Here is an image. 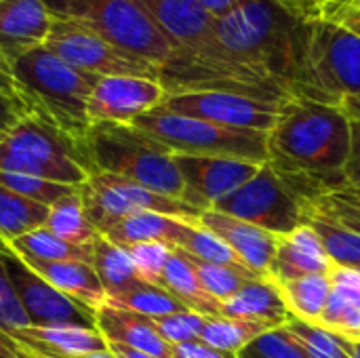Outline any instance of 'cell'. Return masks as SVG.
I'll list each match as a JSON object with an SVG mask.
<instances>
[{"label":"cell","mask_w":360,"mask_h":358,"mask_svg":"<svg viewBox=\"0 0 360 358\" xmlns=\"http://www.w3.org/2000/svg\"><path fill=\"white\" fill-rule=\"evenodd\" d=\"M350 116L342 106L291 99L268 133V165L306 205L346 192Z\"/></svg>","instance_id":"obj_1"},{"label":"cell","mask_w":360,"mask_h":358,"mask_svg":"<svg viewBox=\"0 0 360 358\" xmlns=\"http://www.w3.org/2000/svg\"><path fill=\"white\" fill-rule=\"evenodd\" d=\"M211 40L283 101L312 99L308 23L276 0H243L215 19Z\"/></svg>","instance_id":"obj_2"},{"label":"cell","mask_w":360,"mask_h":358,"mask_svg":"<svg viewBox=\"0 0 360 358\" xmlns=\"http://www.w3.org/2000/svg\"><path fill=\"white\" fill-rule=\"evenodd\" d=\"M19 101L74 139H84L91 120L89 97L99 76L80 72L49 51L36 46L11 61Z\"/></svg>","instance_id":"obj_3"},{"label":"cell","mask_w":360,"mask_h":358,"mask_svg":"<svg viewBox=\"0 0 360 358\" xmlns=\"http://www.w3.org/2000/svg\"><path fill=\"white\" fill-rule=\"evenodd\" d=\"M82 148L91 171L120 175L156 194L181 200L184 181L173 154L133 124H91Z\"/></svg>","instance_id":"obj_4"},{"label":"cell","mask_w":360,"mask_h":358,"mask_svg":"<svg viewBox=\"0 0 360 358\" xmlns=\"http://www.w3.org/2000/svg\"><path fill=\"white\" fill-rule=\"evenodd\" d=\"M0 171L80 188L89 179L91 167L82 139H74L46 118L27 112L0 133Z\"/></svg>","instance_id":"obj_5"},{"label":"cell","mask_w":360,"mask_h":358,"mask_svg":"<svg viewBox=\"0 0 360 358\" xmlns=\"http://www.w3.org/2000/svg\"><path fill=\"white\" fill-rule=\"evenodd\" d=\"M135 129L165 146L171 154L188 156H226L268 162V133L249 129H230L200 118H190L154 108L131 122Z\"/></svg>","instance_id":"obj_6"},{"label":"cell","mask_w":360,"mask_h":358,"mask_svg":"<svg viewBox=\"0 0 360 358\" xmlns=\"http://www.w3.org/2000/svg\"><path fill=\"white\" fill-rule=\"evenodd\" d=\"M53 19L86 27L116 46L162 65L173 44L137 0H42Z\"/></svg>","instance_id":"obj_7"},{"label":"cell","mask_w":360,"mask_h":358,"mask_svg":"<svg viewBox=\"0 0 360 358\" xmlns=\"http://www.w3.org/2000/svg\"><path fill=\"white\" fill-rule=\"evenodd\" d=\"M304 19V17H302ZM312 99L342 106L360 97V36L327 19L306 17Z\"/></svg>","instance_id":"obj_8"},{"label":"cell","mask_w":360,"mask_h":358,"mask_svg":"<svg viewBox=\"0 0 360 358\" xmlns=\"http://www.w3.org/2000/svg\"><path fill=\"white\" fill-rule=\"evenodd\" d=\"M213 211L253 224L274 236H287L308 224V207L278 179L268 162L247 184L221 198Z\"/></svg>","instance_id":"obj_9"},{"label":"cell","mask_w":360,"mask_h":358,"mask_svg":"<svg viewBox=\"0 0 360 358\" xmlns=\"http://www.w3.org/2000/svg\"><path fill=\"white\" fill-rule=\"evenodd\" d=\"M44 46L72 68L93 76H137L160 80V65L133 55L76 23L53 19Z\"/></svg>","instance_id":"obj_10"},{"label":"cell","mask_w":360,"mask_h":358,"mask_svg":"<svg viewBox=\"0 0 360 358\" xmlns=\"http://www.w3.org/2000/svg\"><path fill=\"white\" fill-rule=\"evenodd\" d=\"M158 108L230 129H249L264 133L272 131L281 112V103H270L228 91L167 93Z\"/></svg>","instance_id":"obj_11"},{"label":"cell","mask_w":360,"mask_h":358,"mask_svg":"<svg viewBox=\"0 0 360 358\" xmlns=\"http://www.w3.org/2000/svg\"><path fill=\"white\" fill-rule=\"evenodd\" d=\"M2 262L6 266L8 279L21 300L25 314L30 317L32 327H86L97 329L95 312L70 300L34 270H30L23 260L13 251H2Z\"/></svg>","instance_id":"obj_12"},{"label":"cell","mask_w":360,"mask_h":358,"mask_svg":"<svg viewBox=\"0 0 360 358\" xmlns=\"http://www.w3.org/2000/svg\"><path fill=\"white\" fill-rule=\"evenodd\" d=\"M173 160L184 181L181 200L200 213L213 209L221 198L247 184L262 167L249 160L226 156L173 154Z\"/></svg>","instance_id":"obj_13"},{"label":"cell","mask_w":360,"mask_h":358,"mask_svg":"<svg viewBox=\"0 0 360 358\" xmlns=\"http://www.w3.org/2000/svg\"><path fill=\"white\" fill-rule=\"evenodd\" d=\"M167 91L160 80L137 76H101L89 97L86 116L91 124H131L141 114L158 108Z\"/></svg>","instance_id":"obj_14"},{"label":"cell","mask_w":360,"mask_h":358,"mask_svg":"<svg viewBox=\"0 0 360 358\" xmlns=\"http://www.w3.org/2000/svg\"><path fill=\"white\" fill-rule=\"evenodd\" d=\"M198 224L211 230L213 234H217L234 251L238 262L249 272H253L257 279H268V270L276 253L278 236L213 209L202 211Z\"/></svg>","instance_id":"obj_15"},{"label":"cell","mask_w":360,"mask_h":358,"mask_svg":"<svg viewBox=\"0 0 360 358\" xmlns=\"http://www.w3.org/2000/svg\"><path fill=\"white\" fill-rule=\"evenodd\" d=\"M173 51L194 49L211 34L215 19L196 0H137Z\"/></svg>","instance_id":"obj_16"},{"label":"cell","mask_w":360,"mask_h":358,"mask_svg":"<svg viewBox=\"0 0 360 358\" xmlns=\"http://www.w3.org/2000/svg\"><path fill=\"white\" fill-rule=\"evenodd\" d=\"M53 17L42 0H0V53L13 61L42 46Z\"/></svg>","instance_id":"obj_17"},{"label":"cell","mask_w":360,"mask_h":358,"mask_svg":"<svg viewBox=\"0 0 360 358\" xmlns=\"http://www.w3.org/2000/svg\"><path fill=\"white\" fill-rule=\"evenodd\" d=\"M333 266L335 264L329 260L319 234L306 224L287 236H278L268 279L283 285L308 274H329Z\"/></svg>","instance_id":"obj_18"},{"label":"cell","mask_w":360,"mask_h":358,"mask_svg":"<svg viewBox=\"0 0 360 358\" xmlns=\"http://www.w3.org/2000/svg\"><path fill=\"white\" fill-rule=\"evenodd\" d=\"M36 358H72L108 352V342L97 329L86 327H27L13 335Z\"/></svg>","instance_id":"obj_19"},{"label":"cell","mask_w":360,"mask_h":358,"mask_svg":"<svg viewBox=\"0 0 360 358\" xmlns=\"http://www.w3.org/2000/svg\"><path fill=\"white\" fill-rule=\"evenodd\" d=\"M95 325H97V331L105 338V342L122 344V346H129L133 350H139L156 358L175 357V346L167 344L156 333L148 317L103 304L95 312Z\"/></svg>","instance_id":"obj_20"},{"label":"cell","mask_w":360,"mask_h":358,"mask_svg":"<svg viewBox=\"0 0 360 358\" xmlns=\"http://www.w3.org/2000/svg\"><path fill=\"white\" fill-rule=\"evenodd\" d=\"M23 264L44 279L51 287L78 302L80 306L97 312L105 304V289L91 264L84 262H42L19 255Z\"/></svg>","instance_id":"obj_21"},{"label":"cell","mask_w":360,"mask_h":358,"mask_svg":"<svg viewBox=\"0 0 360 358\" xmlns=\"http://www.w3.org/2000/svg\"><path fill=\"white\" fill-rule=\"evenodd\" d=\"M221 317L257 323L268 329L285 327L291 319L278 285L270 279L247 281L236 295L221 302Z\"/></svg>","instance_id":"obj_22"},{"label":"cell","mask_w":360,"mask_h":358,"mask_svg":"<svg viewBox=\"0 0 360 358\" xmlns=\"http://www.w3.org/2000/svg\"><path fill=\"white\" fill-rule=\"evenodd\" d=\"M329 279L331 293L319 327L360 342V270L333 266Z\"/></svg>","instance_id":"obj_23"},{"label":"cell","mask_w":360,"mask_h":358,"mask_svg":"<svg viewBox=\"0 0 360 358\" xmlns=\"http://www.w3.org/2000/svg\"><path fill=\"white\" fill-rule=\"evenodd\" d=\"M188 222L192 219H179V217L160 215L152 211H139L116 222L101 236H105L108 241L120 247L137 245V243H162L171 249H177Z\"/></svg>","instance_id":"obj_24"},{"label":"cell","mask_w":360,"mask_h":358,"mask_svg":"<svg viewBox=\"0 0 360 358\" xmlns=\"http://www.w3.org/2000/svg\"><path fill=\"white\" fill-rule=\"evenodd\" d=\"M162 289H167L177 302H181L188 310L198 312L202 317H221V302L211 298L200 285L190 260L184 251L173 249L165 272H162Z\"/></svg>","instance_id":"obj_25"},{"label":"cell","mask_w":360,"mask_h":358,"mask_svg":"<svg viewBox=\"0 0 360 358\" xmlns=\"http://www.w3.org/2000/svg\"><path fill=\"white\" fill-rule=\"evenodd\" d=\"M93 270L99 276L105 295H116L124 291H133L141 285H146L139 276L137 270L124 251V247L108 241L105 236L97 234L93 241Z\"/></svg>","instance_id":"obj_26"},{"label":"cell","mask_w":360,"mask_h":358,"mask_svg":"<svg viewBox=\"0 0 360 358\" xmlns=\"http://www.w3.org/2000/svg\"><path fill=\"white\" fill-rule=\"evenodd\" d=\"M278 289L291 317L310 325L321 323V317L325 312V306L331 293L329 274H308V276L283 283L278 285Z\"/></svg>","instance_id":"obj_27"},{"label":"cell","mask_w":360,"mask_h":358,"mask_svg":"<svg viewBox=\"0 0 360 358\" xmlns=\"http://www.w3.org/2000/svg\"><path fill=\"white\" fill-rule=\"evenodd\" d=\"M308 226L319 234L329 260L335 266L360 270V234L340 224L316 207H308Z\"/></svg>","instance_id":"obj_28"},{"label":"cell","mask_w":360,"mask_h":358,"mask_svg":"<svg viewBox=\"0 0 360 358\" xmlns=\"http://www.w3.org/2000/svg\"><path fill=\"white\" fill-rule=\"evenodd\" d=\"M17 255L42 260V262H84L93 264V245H72L57 234H53L46 226L36 228L6 245Z\"/></svg>","instance_id":"obj_29"},{"label":"cell","mask_w":360,"mask_h":358,"mask_svg":"<svg viewBox=\"0 0 360 358\" xmlns=\"http://www.w3.org/2000/svg\"><path fill=\"white\" fill-rule=\"evenodd\" d=\"M46 205L23 198L0 186V238L6 245L36 228H42L46 224Z\"/></svg>","instance_id":"obj_30"},{"label":"cell","mask_w":360,"mask_h":358,"mask_svg":"<svg viewBox=\"0 0 360 358\" xmlns=\"http://www.w3.org/2000/svg\"><path fill=\"white\" fill-rule=\"evenodd\" d=\"M177 249L188 253V255H192V257H196V260H200V262H209V264H217V266H228V268H234V270H238L243 274H249V276L257 279L253 272H249L238 262L234 251L217 234H213L211 230H207L198 222H188L186 224Z\"/></svg>","instance_id":"obj_31"},{"label":"cell","mask_w":360,"mask_h":358,"mask_svg":"<svg viewBox=\"0 0 360 358\" xmlns=\"http://www.w3.org/2000/svg\"><path fill=\"white\" fill-rule=\"evenodd\" d=\"M53 234L72 243V245H93L95 236L99 234L86 219L80 194L74 192L53 207H49V217L44 224Z\"/></svg>","instance_id":"obj_32"},{"label":"cell","mask_w":360,"mask_h":358,"mask_svg":"<svg viewBox=\"0 0 360 358\" xmlns=\"http://www.w3.org/2000/svg\"><path fill=\"white\" fill-rule=\"evenodd\" d=\"M105 306L129 310V312H135V314H141V317H148V319H158V317H167V314L188 310L167 289L156 287V285H148V283L133 289V291L108 295Z\"/></svg>","instance_id":"obj_33"},{"label":"cell","mask_w":360,"mask_h":358,"mask_svg":"<svg viewBox=\"0 0 360 358\" xmlns=\"http://www.w3.org/2000/svg\"><path fill=\"white\" fill-rule=\"evenodd\" d=\"M264 331H270V329L264 325H257V323H249V321L226 319V317H209L205 321L200 342L215 348V350L236 354L240 348H245L249 342H253Z\"/></svg>","instance_id":"obj_34"},{"label":"cell","mask_w":360,"mask_h":358,"mask_svg":"<svg viewBox=\"0 0 360 358\" xmlns=\"http://www.w3.org/2000/svg\"><path fill=\"white\" fill-rule=\"evenodd\" d=\"M0 186L8 188L11 192L30 198L34 203L53 207L57 200L78 192V188L74 186H65V184H55L49 179H40L34 175H23V173H8V171H0Z\"/></svg>","instance_id":"obj_35"},{"label":"cell","mask_w":360,"mask_h":358,"mask_svg":"<svg viewBox=\"0 0 360 358\" xmlns=\"http://www.w3.org/2000/svg\"><path fill=\"white\" fill-rule=\"evenodd\" d=\"M285 327L302 344L308 358H350L342 344V338L319 325H310L291 317Z\"/></svg>","instance_id":"obj_36"},{"label":"cell","mask_w":360,"mask_h":358,"mask_svg":"<svg viewBox=\"0 0 360 358\" xmlns=\"http://www.w3.org/2000/svg\"><path fill=\"white\" fill-rule=\"evenodd\" d=\"M186 257L190 260L200 285L205 287V291L215 298L217 302H226L230 300L232 295H236L240 291V287L251 281L253 276L249 274H243L234 268H228V266H217V264H209V262H200L192 255L186 253Z\"/></svg>","instance_id":"obj_37"},{"label":"cell","mask_w":360,"mask_h":358,"mask_svg":"<svg viewBox=\"0 0 360 358\" xmlns=\"http://www.w3.org/2000/svg\"><path fill=\"white\" fill-rule=\"evenodd\" d=\"M236 358H308V354L287 327H276L240 348Z\"/></svg>","instance_id":"obj_38"},{"label":"cell","mask_w":360,"mask_h":358,"mask_svg":"<svg viewBox=\"0 0 360 358\" xmlns=\"http://www.w3.org/2000/svg\"><path fill=\"white\" fill-rule=\"evenodd\" d=\"M156 333L171 346H181V344H190V342H200V333L205 327L207 317L192 312V310H184V312H175V314H167V317H158V319H150Z\"/></svg>","instance_id":"obj_39"},{"label":"cell","mask_w":360,"mask_h":358,"mask_svg":"<svg viewBox=\"0 0 360 358\" xmlns=\"http://www.w3.org/2000/svg\"><path fill=\"white\" fill-rule=\"evenodd\" d=\"M124 251L129 253L137 276L148 283V285H162V272L167 266V260L171 255V247L162 243H137V245H127Z\"/></svg>","instance_id":"obj_40"},{"label":"cell","mask_w":360,"mask_h":358,"mask_svg":"<svg viewBox=\"0 0 360 358\" xmlns=\"http://www.w3.org/2000/svg\"><path fill=\"white\" fill-rule=\"evenodd\" d=\"M27 327H32L30 317L21 306V300L8 279L6 266L0 255V329L8 335H15Z\"/></svg>","instance_id":"obj_41"},{"label":"cell","mask_w":360,"mask_h":358,"mask_svg":"<svg viewBox=\"0 0 360 358\" xmlns=\"http://www.w3.org/2000/svg\"><path fill=\"white\" fill-rule=\"evenodd\" d=\"M312 207H316L323 213L335 217L340 224H344L346 228H350V230H354V232L360 234V205L348 192L325 196V198L316 200Z\"/></svg>","instance_id":"obj_42"},{"label":"cell","mask_w":360,"mask_h":358,"mask_svg":"<svg viewBox=\"0 0 360 358\" xmlns=\"http://www.w3.org/2000/svg\"><path fill=\"white\" fill-rule=\"evenodd\" d=\"M346 192L360 198V120L350 118V152L344 167Z\"/></svg>","instance_id":"obj_43"},{"label":"cell","mask_w":360,"mask_h":358,"mask_svg":"<svg viewBox=\"0 0 360 358\" xmlns=\"http://www.w3.org/2000/svg\"><path fill=\"white\" fill-rule=\"evenodd\" d=\"M175 357L179 358H236V354L232 352H221L215 350L202 342H190V344H181L175 346Z\"/></svg>","instance_id":"obj_44"},{"label":"cell","mask_w":360,"mask_h":358,"mask_svg":"<svg viewBox=\"0 0 360 358\" xmlns=\"http://www.w3.org/2000/svg\"><path fill=\"white\" fill-rule=\"evenodd\" d=\"M23 114H27V110L19 101L8 99L0 93V133L6 131L8 127H13Z\"/></svg>","instance_id":"obj_45"},{"label":"cell","mask_w":360,"mask_h":358,"mask_svg":"<svg viewBox=\"0 0 360 358\" xmlns=\"http://www.w3.org/2000/svg\"><path fill=\"white\" fill-rule=\"evenodd\" d=\"M0 93L8 99H15L19 101V95H17V87H15V78H13V68H11V61L0 53ZM21 103V101H19ZM23 106V103H21ZM25 108V106H23Z\"/></svg>","instance_id":"obj_46"},{"label":"cell","mask_w":360,"mask_h":358,"mask_svg":"<svg viewBox=\"0 0 360 358\" xmlns=\"http://www.w3.org/2000/svg\"><path fill=\"white\" fill-rule=\"evenodd\" d=\"M0 358H36L30 350H25L13 335L0 329Z\"/></svg>","instance_id":"obj_47"},{"label":"cell","mask_w":360,"mask_h":358,"mask_svg":"<svg viewBox=\"0 0 360 358\" xmlns=\"http://www.w3.org/2000/svg\"><path fill=\"white\" fill-rule=\"evenodd\" d=\"M213 19H221L228 13H232L243 0H196Z\"/></svg>","instance_id":"obj_48"},{"label":"cell","mask_w":360,"mask_h":358,"mask_svg":"<svg viewBox=\"0 0 360 358\" xmlns=\"http://www.w3.org/2000/svg\"><path fill=\"white\" fill-rule=\"evenodd\" d=\"M108 350H110V354H114L116 358H156L146 354V352L133 350L129 346H122V344H112V342H108Z\"/></svg>","instance_id":"obj_49"},{"label":"cell","mask_w":360,"mask_h":358,"mask_svg":"<svg viewBox=\"0 0 360 358\" xmlns=\"http://www.w3.org/2000/svg\"><path fill=\"white\" fill-rule=\"evenodd\" d=\"M342 108H344V112H346L350 118L360 120V97H348V99H344Z\"/></svg>","instance_id":"obj_50"},{"label":"cell","mask_w":360,"mask_h":358,"mask_svg":"<svg viewBox=\"0 0 360 358\" xmlns=\"http://www.w3.org/2000/svg\"><path fill=\"white\" fill-rule=\"evenodd\" d=\"M342 344H344V348H346V352L350 354V358H360V342L342 338Z\"/></svg>","instance_id":"obj_51"},{"label":"cell","mask_w":360,"mask_h":358,"mask_svg":"<svg viewBox=\"0 0 360 358\" xmlns=\"http://www.w3.org/2000/svg\"><path fill=\"white\" fill-rule=\"evenodd\" d=\"M72 358H116L114 354H110V350L108 352H97V354H86V357H72Z\"/></svg>","instance_id":"obj_52"},{"label":"cell","mask_w":360,"mask_h":358,"mask_svg":"<svg viewBox=\"0 0 360 358\" xmlns=\"http://www.w3.org/2000/svg\"><path fill=\"white\" fill-rule=\"evenodd\" d=\"M4 249H6V243H4V241L0 238V255H2V251H4Z\"/></svg>","instance_id":"obj_53"},{"label":"cell","mask_w":360,"mask_h":358,"mask_svg":"<svg viewBox=\"0 0 360 358\" xmlns=\"http://www.w3.org/2000/svg\"><path fill=\"white\" fill-rule=\"evenodd\" d=\"M350 196H352V194H350ZM352 198H354V200H356V203H359V205H360V198H356V196H352Z\"/></svg>","instance_id":"obj_54"},{"label":"cell","mask_w":360,"mask_h":358,"mask_svg":"<svg viewBox=\"0 0 360 358\" xmlns=\"http://www.w3.org/2000/svg\"><path fill=\"white\" fill-rule=\"evenodd\" d=\"M173 358H179V357H173Z\"/></svg>","instance_id":"obj_55"}]
</instances>
